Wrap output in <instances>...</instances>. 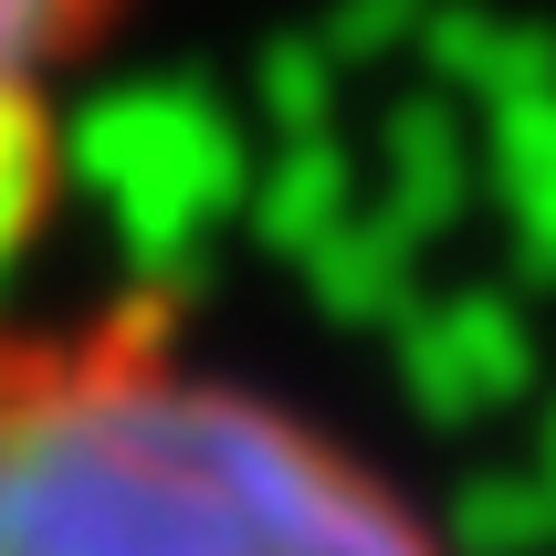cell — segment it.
Wrapping results in <instances>:
<instances>
[{
    "label": "cell",
    "instance_id": "obj_1",
    "mask_svg": "<svg viewBox=\"0 0 556 556\" xmlns=\"http://www.w3.org/2000/svg\"><path fill=\"white\" fill-rule=\"evenodd\" d=\"M0 556H452L389 472L189 346L168 294L0 305Z\"/></svg>",
    "mask_w": 556,
    "mask_h": 556
},
{
    "label": "cell",
    "instance_id": "obj_2",
    "mask_svg": "<svg viewBox=\"0 0 556 556\" xmlns=\"http://www.w3.org/2000/svg\"><path fill=\"white\" fill-rule=\"evenodd\" d=\"M137 0H0V252H22L53 220L63 189V94Z\"/></svg>",
    "mask_w": 556,
    "mask_h": 556
}]
</instances>
